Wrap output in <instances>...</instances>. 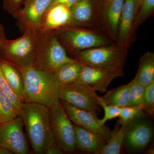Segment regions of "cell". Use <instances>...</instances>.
Here are the masks:
<instances>
[{
	"mask_svg": "<svg viewBox=\"0 0 154 154\" xmlns=\"http://www.w3.org/2000/svg\"><path fill=\"white\" fill-rule=\"evenodd\" d=\"M15 66L23 79V102L38 103L49 108L52 107L59 99V91L61 85L54 73L37 69L33 67Z\"/></svg>",
	"mask_w": 154,
	"mask_h": 154,
	"instance_id": "obj_1",
	"label": "cell"
},
{
	"mask_svg": "<svg viewBox=\"0 0 154 154\" xmlns=\"http://www.w3.org/2000/svg\"><path fill=\"white\" fill-rule=\"evenodd\" d=\"M19 116L35 154H45L49 147L55 144L51 132L48 107L38 103L23 102Z\"/></svg>",
	"mask_w": 154,
	"mask_h": 154,
	"instance_id": "obj_2",
	"label": "cell"
},
{
	"mask_svg": "<svg viewBox=\"0 0 154 154\" xmlns=\"http://www.w3.org/2000/svg\"><path fill=\"white\" fill-rule=\"evenodd\" d=\"M38 31L39 36L32 67L40 70L54 72L61 66L75 60L67 55L55 31Z\"/></svg>",
	"mask_w": 154,
	"mask_h": 154,
	"instance_id": "obj_3",
	"label": "cell"
},
{
	"mask_svg": "<svg viewBox=\"0 0 154 154\" xmlns=\"http://www.w3.org/2000/svg\"><path fill=\"white\" fill-rule=\"evenodd\" d=\"M128 50L113 43L82 51L76 54L75 59L84 65L124 74Z\"/></svg>",
	"mask_w": 154,
	"mask_h": 154,
	"instance_id": "obj_4",
	"label": "cell"
},
{
	"mask_svg": "<svg viewBox=\"0 0 154 154\" xmlns=\"http://www.w3.org/2000/svg\"><path fill=\"white\" fill-rule=\"evenodd\" d=\"M38 36V30H25L19 38H7L0 49V57L15 66H33Z\"/></svg>",
	"mask_w": 154,
	"mask_h": 154,
	"instance_id": "obj_5",
	"label": "cell"
},
{
	"mask_svg": "<svg viewBox=\"0 0 154 154\" xmlns=\"http://www.w3.org/2000/svg\"><path fill=\"white\" fill-rule=\"evenodd\" d=\"M55 31L58 38L76 54L85 50L113 44L107 36L90 28L67 25Z\"/></svg>",
	"mask_w": 154,
	"mask_h": 154,
	"instance_id": "obj_6",
	"label": "cell"
},
{
	"mask_svg": "<svg viewBox=\"0 0 154 154\" xmlns=\"http://www.w3.org/2000/svg\"><path fill=\"white\" fill-rule=\"evenodd\" d=\"M49 109L51 128L54 143L63 152H73L76 150L74 125L67 115L60 99Z\"/></svg>",
	"mask_w": 154,
	"mask_h": 154,
	"instance_id": "obj_7",
	"label": "cell"
},
{
	"mask_svg": "<svg viewBox=\"0 0 154 154\" xmlns=\"http://www.w3.org/2000/svg\"><path fill=\"white\" fill-rule=\"evenodd\" d=\"M143 111L135 116L125 137L123 146L128 153L144 150L153 136L152 122Z\"/></svg>",
	"mask_w": 154,
	"mask_h": 154,
	"instance_id": "obj_8",
	"label": "cell"
},
{
	"mask_svg": "<svg viewBox=\"0 0 154 154\" xmlns=\"http://www.w3.org/2000/svg\"><path fill=\"white\" fill-rule=\"evenodd\" d=\"M98 97L93 88L79 82L70 85H61L59 91L60 100L68 102L79 109L96 114L100 111Z\"/></svg>",
	"mask_w": 154,
	"mask_h": 154,
	"instance_id": "obj_9",
	"label": "cell"
},
{
	"mask_svg": "<svg viewBox=\"0 0 154 154\" xmlns=\"http://www.w3.org/2000/svg\"><path fill=\"white\" fill-rule=\"evenodd\" d=\"M21 117L0 124V146L8 149L16 154L29 153L28 143L23 131Z\"/></svg>",
	"mask_w": 154,
	"mask_h": 154,
	"instance_id": "obj_10",
	"label": "cell"
},
{
	"mask_svg": "<svg viewBox=\"0 0 154 154\" xmlns=\"http://www.w3.org/2000/svg\"><path fill=\"white\" fill-rule=\"evenodd\" d=\"M60 101L67 115L74 124L97 135L107 142L109 141L112 132L105 125L100 124L97 114L79 109L62 100Z\"/></svg>",
	"mask_w": 154,
	"mask_h": 154,
	"instance_id": "obj_11",
	"label": "cell"
},
{
	"mask_svg": "<svg viewBox=\"0 0 154 154\" xmlns=\"http://www.w3.org/2000/svg\"><path fill=\"white\" fill-rule=\"evenodd\" d=\"M53 0H26L14 16L25 30H38L42 20Z\"/></svg>",
	"mask_w": 154,
	"mask_h": 154,
	"instance_id": "obj_12",
	"label": "cell"
},
{
	"mask_svg": "<svg viewBox=\"0 0 154 154\" xmlns=\"http://www.w3.org/2000/svg\"><path fill=\"white\" fill-rule=\"evenodd\" d=\"M71 20L68 25L88 28L97 26L102 18L93 0H80L70 8Z\"/></svg>",
	"mask_w": 154,
	"mask_h": 154,
	"instance_id": "obj_13",
	"label": "cell"
},
{
	"mask_svg": "<svg viewBox=\"0 0 154 154\" xmlns=\"http://www.w3.org/2000/svg\"><path fill=\"white\" fill-rule=\"evenodd\" d=\"M123 74L84 65L78 82H81L100 93H105L114 79L122 77Z\"/></svg>",
	"mask_w": 154,
	"mask_h": 154,
	"instance_id": "obj_14",
	"label": "cell"
},
{
	"mask_svg": "<svg viewBox=\"0 0 154 154\" xmlns=\"http://www.w3.org/2000/svg\"><path fill=\"white\" fill-rule=\"evenodd\" d=\"M135 17L134 0H124L119 18L116 42L119 45L128 49L132 43L134 35L132 27Z\"/></svg>",
	"mask_w": 154,
	"mask_h": 154,
	"instance_id": "obj_15",
	"label": "cell"
},
{
	"mask_svg": "<svg viewBox=\"0 0 154 154\" xmlns=\"http://www.w3.org/2000/svg\"><path fill=\"white\" fill-rule=\"evenodd\" d=\"M71 20L70 8L63 4H57L45 12L38 30L41 32L55 31L68 25Z\"/></svg>",
	"mask_w": 154,
	"mask_h": 154,
	"instance_id": "obj_16",
	"label": "cell"
},
{
	"mask_svg": "<svg viewBox=\"0 0 154 154\" xmlns=\"http://www.w3.org/2000/svg\"><path fill=\"white\" fill-rule=\"evenodd\" d=\"M76 149L81 151L97 154L107 142L93 133L74 124Z\"/></svg>",
	"mask_w": 154,
	"mask_h": 154,
	"instance_id": "obj_17",
	"label": "cell"
},
{
	"mask_svg": "<svg viewBox=\"0 0 154 154\" xmlns=\"http://www.w3.org/2000/svg\"><path fill=\"white\" fill-rule=\"evenodd\" d=\"M124 0H104L102 18L112 39L117 38L119 18Z\"/></svg>",
	"mask_w": 154,
	"mask_h": 154,
	"instance_id": "obj_18",
	"label": "cell"
},
{
	"mask_svg": "<svg viewBox=\"0 0 154 154\" xmlns=\"http://www.w3.org/2000/svg\"><path fill=\"white\" fill-rule=\"evenodd\" d=\"M0 68L12 91L23 102L24 83L19 70L17 67L1 57Z\"/></svg>",
	"mask_w": 154,
	"mask_h": 154,
	"instance_id": "obj_19",
	"label": "cell"
},
{
	"mask_svg": "<svg viewBox=\"0 0 154 154\" xmlns=\"http://www.w3.org/2000/svg\"><path fill=\"white\" fill-rule=\"evenodd\" d=\"M84 65V64L75 59L61 66L54 73L61 85H70L79 81Z\"/></svg>",
	"mask_w": 154,
	"mask_h": 154,
	"instance_id": "obj_20",
	"label": "cell"
},
{
	"mask_svg": "<svg viewBox=\"0 0 154 154\" xmlns=\"http://www.w3.org/2000/svg\"><path fill=\"white\" fill-rule=\"evenodd\" d=\"M134 79L144 87L154 82V54L146 53L141 57Z\"/></svg>",
	"mask_w": 154,
	"mask_h": 154,
	"instance_id": "obj_21",
	"label": "cell"
},
{
	"mask_svg": "<svg viewBox=\"0 0 154 154\" xmlns=\"http://www.w3.org/2000/svg\"><path fill=\"white\" fill-rule=\"evenodd\" d=\"M134 117L128 121L125 124L122 125L121 128L117 131L112 132L110 140L97 154L121 153L125 137Z\"/></svg>",
	"mask_w": 154,
	"mask_h": 154,
	"instance_id": "obj_22",
	"label": "cell"
},
{
	"mask_svg": "<svg viewBox=\"0 0 154 154\" xmlns=\"http://www.w3.org/2000/svg\"><path fill=\"white\" fill-rule=\"evenodd\" d=\"M129 84L107 91L102 99L107 105L122 107L128 106Z\"/></svg>",
	"mask_w": 154,
	"mask_h": 154,
	"instance_id": "obj_23",
	"label": "cell"
},
{
	"mask_svg": "<svg viewBox=\"0 0 154 154\" xmlns=\"http://www.w3.org/2000/svg\"><path fill=\"white\" fill-rule=\"evenodd\" d=\"M19 114L20 110L0 89V124L12 120Z\"/></svg>",
	"mask_w": 154,
	"mask_h": 154,
	"instance_id": "obj_24",
	"label": "cell"
},
{
	"mask_svg": "<svg viewBox=\"0 0 154 154\" xmlns=\"http://www.w3.org/2000/svg\"><path fill=\"white\" fill-rule=\"evenodd\" d=\"M129 84L128 106L134 107L143 105L145 87L134 79Z\"/></svg>",
	"mask_w": 154,
	"mask_h": 154,
	"instance_id": "obj_25",
	"label": "cell"
},
{
	"mask_svg": "<svg viewBox=\"0 0 154 154\" xmlns=\"http://www.w3.org/2000/svg\"><path fill=\"white\" fill-rule=\"evenodd\" d=\"M154 9V0H144L135 17L132 27L134 34L140 26L152 14Z\"/></svg>",
	"mask_w": 154,
	"mask_h": 154,
	"instance_id": "obj_26",
	"label": "cell"
},
{
	"mask_svg": "<svg viewBox=\"0 0 154 154\" xmlns=\"http://www.w3.org/2000/svg\"><path fill=\"white\" fill-rule=\"evenodd\" d=\"M98 105L103 108L104 111V117L102 119H99V123L102 125H104L106 122L117 118L119 116L121 111V107L117 106L107 105L102 97L99 96L98 98Z\"/></svg>",
	"mask_w": 154,
	"mask_h": 154,
	"instance_id": "obj_27",
	"label": "cell"
},
{
	"mask_svg": "<svg viewBox=\"0 0 154 154\" xmlns=\"http://www.w3.org/2000/svg\"><path fill=\"white\" fill-rule=\"evenodd\" d=\"M143 111L146 115L152 117L154 114V82L145 87L143 102Z\"/></svg>",
	"mask_w": 154,
	"mask_h": 154,
	"instance_id": "obj_28",
	"label": "cell"
},
{
	"mask_svg": "<svg viewBox=\"0 0 154 154\" xmlns=\"http://www.w3.org/2000/svg\"><path fill=\"white\" fill-rule=\"evenodd\" d=\"M0 89L11 99L18 110H20L23 102L12 91L0 68Z\"/></svg>",
	"mask_w": 154,
	"mask_h": 154,
	"instance_id": "obj_29",
	"label": "cell"
},
{
	"mask_svg": "<svg viewBox=\"0 0 154 154\" xmlns=\"http://www.w3.org/2000/svg\"><path fill=\"white\" fill-rule=\"evenodd\" d=\"M142 111H143V105L134 107L126 106L122 107L119 116V123L121 125L125 124Z\"/></svg>",
	"mask_w": 154,
	"mask_h": 154,
	"instance_id": "obj_30",
	"label": "cell"
},
{
	"mask_svg": "<svg viewBox=\"0 0 154 154\" xmlns=\"http://www.w3.org/2000/svg\"><path fill=\"white\" fill-rule=\"evenodd\" d=\"M3 2L4 10L14 17L21 8L25 0H3Z\"/></svg>",
	"mask_w": 154,
	"mask_h": 154,
	"instance_id": "obj_31",
	"label": "cell"
},
{
	"mask_svg": "<svg viewBox=\"0 0 154 154\" xmlns=\"http://www.w3.org/2000/svg\"><path fill=\"white\" fill-rule=\"evenodd\" d=\"M79 1L80 0H53L49 8L48 9L47 11L53 6L59 4H63L70 8L74 4Z\"/></svg>",
	"mask_w": 154,
	"mask_h": 154,
	"instance_id": "obj_32",
	"label": "cell"
},
{
	"mask_svg": "<svg viewBox=\"0 0 154 154\" xmlns=\"http://www.w3.org/2000/svg\"><path fill=\"white\" fill-rule=\"evenodd\" d=\"M63 153V151L56 144L51 146L45 151V154H62Z\"/></svg>",
	"mask_w": 154,
	"mask_h": 154,
	"instance_id": "obj_33",
	"label": "cell"
},
{
	"mask_svg": "<svg viewBox=\"0 0 154 154\" xmlns=\"http://www.w3.org/2000/svg\"><path fill=\"white\" fill-rule=\"evenodd\" d=\"M7 39L6 36L5 28L2 24H0V49Z\"/></svg>",
	"mask_w": 154,
	"mask_h": 154,
	"instance_id": "obj_34",
	"label": "cell"
},
{
	"mask_svg": "<svg viewBox=\"0 0 154 154\" xmlns=\"http://www.w3.org/2000/svg\"><path fill=\"white\" fill-rule=\"evenodd\" d=\"M144 0H134L135 2V16L137 14L139 9L140 8Z\"/></svg>",
	"mask_w": 154,
	"mask_h": 154,
	"instance_id": "obj_35",
	"label": "cell"
},
{
	"mask_svg": "<svg viewBox=\"0 0 154 154\" xmlns=\"http://www.w3.org/2000/svg\"><path fill=\"white\" fill-rule=\"evenodd\" d=\"M0 154H13V153L8 149L0 146Z\"/></svg>",
	"mask_w": 154,
	"mask_h": 154,
	"instance_id": "obj_36",
	"label": "cell"
},
{
	"mask_svg": "<svg viewBox=\"0 0 154 154\" xmlns=\"http://www.w3.org/2000/svg\"><path fill=\"white\" fill-rule=\"evenodd\" d=\"M154 149L153 147H151L148 149L147 150L146 153L148 154H153L154 153Z\"/></svg>",
	"mask_w": 154,
	"mask_h": 154,
	"instance_id": "obj_37",
	"label": "cell"
}]
</instances>
